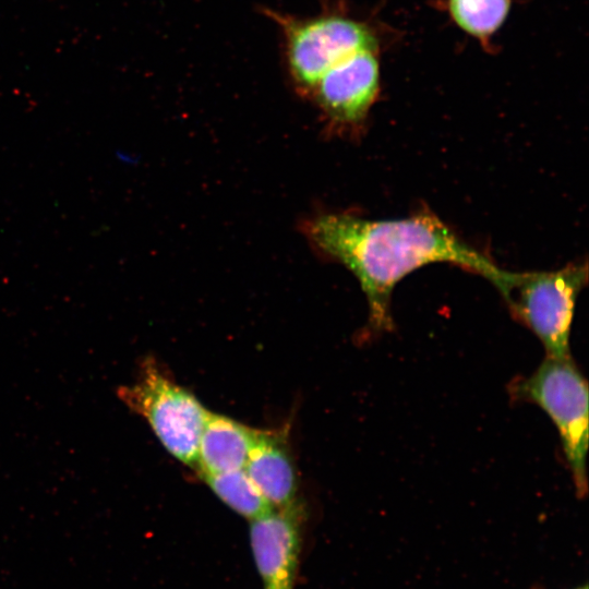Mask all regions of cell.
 Segmentation results:
<instances>
[{
	"mask_svg": "<svg viewBox=\"0 0 589 589\" xmlns=\"http://www.w3.org/2000/svg\"><path fill=\"white\" fill-rule=\"evenodd\" d=\"M302 232L313 249L341 263L358 279L374 332L392 329L390 299L395 286L428 264L449 263L481 275L502 296L514 276V272L500 268L428 209L382 220L324 213L304 221Z\"/></svg>",
	"mask_w": 589,
	"mask_h": 589,
	"instance_id": "obj_1",
	"label": "cell"
},
{
	"mask_svg": "<svg viewBox=\"0 0 589 589\" xmlns=\"http://www.w3.org/2000/svg\"><path fill=\"white\" fill-rule=\"evenodd\" d=\"M264 13L280 31L287 71L303 96H309L320 77L341 60L381 47L373 24L337 3L303 17L269 9Z\"/></svg>",
	"mask_w": 589,
	"mask_h": 589,
	"instance_id": "obj_2",
	"label": "cell"
},
{
	"mask_svg": "<svg viewBox=\"0 0 589 589\" xmlns=\"http://www.w3.org/2000/svg\"><path fill=\"white\" fill-rule=\"evenodd\" d=\"M512 395L538 405L555 424L578 496L586 495L588 384L572 358H548L527 378L512 385Z\"/></svg>",
	"mask_w": 589,
	"mask_h": 589,
	"instance_id": "obj_3",
	"label": "cell"
},
{
	"mask_svg": "<svg viewBox=\"0 0 589 589\" xmlns=\"http://www.w3.org/2000/svg\"><path fill=\"white\" fill-rule=\"evenodd\" d=\"M117 394L130 410L147 421L172 456L196 468L199 442L209 411L191 393L147 358L135 382L120 386Z\"/></svg>",
	"mask_w": 589,
	"mask_h": 589,
	"instance_id": "obj_4",
	"label": "cell"
},
{
	"mask_svg": "<svg viewBox=\"0 0 589 589\" xmlns=\"http://www.w3.org/2000/svg\"><path fill=\"white\" fill-rule=\"evenodd\" d=\"M587 279L586 262L555 271L515 273L503 298L513 315L542 342L545 357L572 358L569 337L575 305Z\"/></svg>",
	"mask_w": 589,
	"mask_h": 589,
	"instance_id": "obj_5",
	"label": "cell"
},
{
	"mask_svg": "<svg viewBox=\"0 0 589 589\" xmlns=\"http://www.w3.org/2000/svg\"><path fill=\"white\" fill-rule=\"evenodd\" d=\"M380 50L357 52L317 81L310 97L315 100L329 129H360L381 91Z\"/></svg>",
	"mask_w": 589,
	"mask_h": 589,
	"instance_id": "obj_6",
	"label": "cell"
},
{
	"mask_svg": "<svg viewBox=\"0 0 589 589\" xmlns=\"http://www.w3.org/2000/svg\"><path fill=\"white\" fill-rule=\"evenodd\" d=\"M303 517L297 501L250 520V543L263 589H293Z\"/></svg>",
	"mask_w": 589,
	"mask_h": 589,
	"instance_id": "obj_7",
	"label": "cell"
},
{
	"mask_svg": "<svg viewBox=\"0 0 589 589\" xmlns=\"http://www.w3.org/2000/svg\"><path fill=\"white\" fill-rule=\"evenodd\" d=\"M244 470L272 507L298 501L296 470L284 431L254 430Z\"/></svg>",
	"mask_w": 589,
	"mask_h": 589,
	"instance_id": "obj_8",
	"label": "cell"
},
{
	"mask_svg": "<svg viewBox=\"0 0 589 589\" xmlns=\"http://www.w3.org/2000/svg\"><path fill=\"white\" fill-rule=\"evenodd\" d=\"M253 437V429L208 412L199 442L195 468L201 478L244 468Z\"/></svg>",
	"mask_w": 589,
	"mask_h": 589,
	"instance_id": "obj_9",
	"label": "cell"
},
{
	"mask_svg": "<svg viewBox=\"0 0 589 589\" xmlns=\"http://www.w3.org/2000/svg\"><path fill=\"white\" fill-rule=\"evenodd\" d=\"M510 4L512 0H446L445 9L456 26L489 49Z\"/></svg>",
	"mask_w": 589,
	"mask_h": 589,
	"instance_id": "obj_10",
	"label": "cell"
},
{
	"mask_svg": "<svg viewBox=\"0 0 589 589\" xmlns=\"http://www.w3.org/2000/svg\"><path fill=\"white\" fill-rule=\"evenodd\" d=\"M202 479L225 504L249 520L273 508L249 478L244 468L205 476Z\"/></svg>",
	"mask_w": 589,
	"mask_h": 589,
	"instance_id": "obj_11",
	"label": "cell"
},
{
	"mask_svg": "<svg viewBox=\"0 0 589 589\" xmlns=\"http://www.w3.org/2000/svg\"><path fill=\"white\" fill-rule=\"evenodd\" d=\"M579 589H588L587 586L582 587V588H579Z\"/></svg>",
	"mask_w": 589,
	"mask_h": 589,
	"instance_id": "obj_12",
	"label": "cell"
}]
</instances>
